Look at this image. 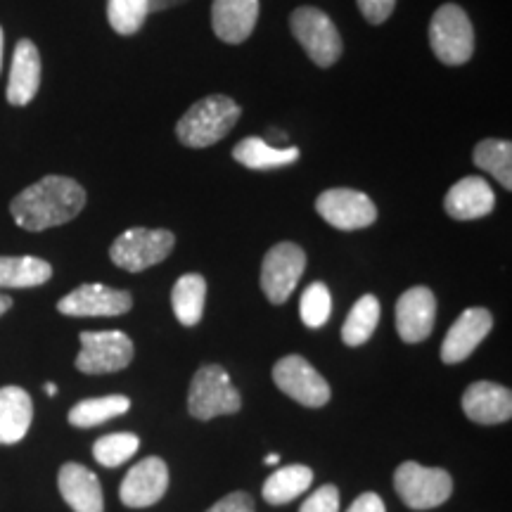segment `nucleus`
<instances>
[{
  "label": "nucleus",
  "mask_w": 512,
  "mask_h": 512,
  "mask_svg": "<svg viewBox=\"0 0 512 512\" xmlns=\"http://www.w3.org/2000/svg\"><path fill=\"white\" fill-rule=\"evenodd\" d=\"M64 503L74 512H105L102 486L95 472L79 463H64L57 475Z\"/></svg>",
  "instance_id": "nucleus-19"
},
{
  "label": "nucleus",
  "mask_w": 512,
  "mask_h": 512,
  "mask_svg": "<svg viewBox=\"0 0 512 512\" xmlns=\"http://www.w3.org/2000/svg\"><path fill=\"white\" fill-rule=\"evenodd\" d=\"M150 15V0H107L110 27L121 36H133L143 29Z\"/></svg>",
  "instance_id": "nucleus-29"
},
{
  "label": "nucleus",
  "mask_w": 512,
  "mask_h": 512,
  "mask_svg": "<svg viewBox=\"0 0 512 512\" xmlns=\"http://www.w3.org/2000/svg\"><path fill=\"white\" fill-rule=\"evenodd\" d=\"M275 387L302 406L320 408L330 401V384L302 356H285L273 368Z\"/></svg>",
  "instance_id": "nucleus-10"
},
{
  "label": "nucleus",
  "mask_w": 512,
  "mask_h": 512,
  "mask_svg": "<svg viewBox=\"0 0 512 512\" xmlns=\"http://www.w3.org/2000/svg\"><path fill=\"white\" fill-rule=\"evenodd\" d=\"M53 278V266L36 256H0V290L38 287Z\"/></svg>",
  "instance_id": "nucleus-23"
},
{
  "label": "nucleus",
  "mask_w": 512,
  "mask_h": 512,
  "mask_svg": "<svg viewBox=\"0 0 512 512\" xmlns=\"http://www.w3.org/2000/svg\"><path fill=\"white\" fill-rule=\"evenodd\" d=\"M240 114V105L228 95H207L183 114L176 124V136L183 145L202 150L226 138Z\"/></svg>",
  "instance_id": "nucleus-2"
},
{
  "label": "nucleus",
  "mask_w": 512,
  "mask_h": 512,
  "mask_svg": "<svg viewBox=\"0 0 512 512\" xmlns=\"http://www.w3.org/2000/svg\"><path fill=\"white\" fill-rule=\"evenodd\" d=\"M278 460H280L278 453H268V456H266V465H278Z\"/></svg>",
  "instance_id": "nucleus-39"
},
{
  "label": "nucleus",
  "mask_w": 512,
  "mask_h": 512,
  "mask_svg": "<svg viewBox=\"0 0 512 512\" xmlns=\"http://www.w3.org/2000/svg\"><path fill=\"white\" fill-rule=\"evenodd\" d=\"M349 512H387V508H384V501L380 496L373 494V491H366V494H361L351 503Z\"/></svg>",
  "instance_id": "nucleus-35"
},
{
  "label": "nucleus",
  "mask_w": 512,
  "mask_h": 512,
  "mask_svg": "<svg viewBox=\"0 0 512 512\" xmlns=\"http://www.w3.org/2000/svg\"><path fill=\"white\" fill-rule=\"evenodd\" d=\"M259 19V0H214L211 27L223 43H245Z\"/></svg>",
  "instance_id": "nucleus-16"
},
{
  "label": "nucleus",
  "mask_w": 512,
  "mask_h": 512,
  "mask_svg": "<svg viewBox=\"0 0 512 512\" xmlns=\"http://www.w3.org/2000/svg\"><path fill=\"white\" fill-rule=\"evenodd\" d=\"M437 320V299L427 287H411L396 302V330L406 344H418L427 339Z\"/></svg>",
  "instance_id": "nucleus-14"
},
{
  "label": "nucleus",
  "mask_w": 512,
  "mask_h": 512,
  "mask_svg": "<svg viewBox=\"0 0 512 512\" xmlns=\"http://www.w3.org/2000/svg\"><path fill=\"white\" fill-rule=\"evenodd\" d=\"M10 306H12V299L8 297V294H0V316H3V313H8Z\"/></svg>",
  "instance_id": "nucleus-37"
},
{
  "label": "nucleus",
  "mask_w": 512,
  "mask_h": 512,
  "mask_svg": "<svg viewBox=\"0 0 512 512\" xmlns=\"http://www.w3.org/2000/svg\"><path fill=\"white\" fill-rule=\"evenodd\" d=\"M299 512H339V491L337 486L325 484L306 498Z\"/></svg>",
  "instance_id": "nucleus-32"
},
{
  "label": "nucleus",
  "mask_w": 512,
  "mask_h": 512,
  "mask_svg": "<svg viewBox=\"0 0 512 512\" xmlns=\"http://www.w3.org/2000/svg\"><path fill=\"white\" fill-rule=\"evenodd\" d=\"M133 299L131 294L124 290H114V287L88 283L76 287L67 297L60 299L57 311L64 316L76 318H95V316H124L131 311Z\"/></svg>",
  "instance_id": "nucleus-12"
},
{
  "label": "nucleus",
  "mask_w": 512,
  "mask_h": 512,
  "mask_svg": "<svg viewBox=\"0 0 512 512\" xmlns=\"http://www.w3.org/2000/svg\"><path fill=\"white\" fill-rule=\"evenodd\" d=\"M313 484V470L306 465H287L275 470L271 477L264 482V501L271 505H285L302 496L306 489Z\"/></svg>",
  "instance_id": "nucleus-24"
},
{
  "label": "nucleus",
  "mask_w": 512,
  "mask_h": 512,
  "mask_svg": "<svg viewBox=\"0 0 512 512\" xmlns=\"http://www.w3.org/2000/svg\"><path fill=\"white\" fill-rule=\"evenodd\" d=\"M233 159L247 169L254 171H268L280 169V166L294 164L299 159L297 147H278L266 143L264 138H245L233 147Z\"/></svg>",
  "instance_id": "nucleus-22"
},
{
  "label": "nucleus",
  "mask_w": 512,
  "mask_h": 512,
  "mask_svg": "<svg viewBox=\"0 0 512 512\" xmlns=\"http://www.w3.org/2000/svg\"><path fill=\"white\" fill-rule=\"evenodd\" d=\"M34 403L22 387L0 389V444H17L27 437Z\"/></svg>",
  "instance_id": "nucleus-21"
},
{
  "label": "nucleus",
  "mask_w": 512,
  "mask_h": 512,
  "mask_svg": "<svg viewBox=\"0 0 512 512\" xmlns=\"http://www.w3.org/2000/svg\"><path fill=\"white\" fill-rule=\"evenodd\" d=\"M356 3L361 15L366 17V22L370 24L387 22L396 8V0H356Z\"/></svg>",
  "instance_id": "nucleus-33"
},
{
  "label": "nucleus",
  "mask_w": 512,
  "mask_h": 512,
  "mask_svg": "<svg viewBox=\"0 0 512 512\" xmlns=\"http://www.w3.org/2000/svg\"><path fill=\"white\" fill-rule=\"evenodd\" d=\"M463 411L479 425H501L512 415V394L496 382H475L463 394Z\"/></svg>",
  "instance_id": "nucleus-17"
},
{
  "label": "nucleus",
  "mask_w": 512,
  "mask_h": 512,
  "mask_svg": "<svg viewBox=\"0 0 512 512\" xmlns=\"http://www.w3.org/2000/svg\"><path fill=\"white\" fill-rule=\"evenodd\" d=\"M496 207V195L491 185L479 176H467L446 192L444 209L456 221H475L489 216Z\"/></svg>",
  "instance_id": "nucleus-18"
},
{
  "label": "nucleus",
  "mask_w": 512,
  "mask_h": 512,
  "mask_svg": "<svg viewBox=\"0 0 512 512\" xmlns=\"http://www.w3.org/2000/svg\"><path fill=\"white\" fill-rule=\"evenodd\" d=\"M81 354L76 356V368L86 375L119 373L133 361L131 337L119 330L81 332Z\"/></svg>",
  "instance_id": "nucleus-8"
},
{
  "label": "nucleus",
  "mask_w": 512,
  "mask_h": 512,
  "mask_svg": "<svg viewBox=\"0 0 512 512\" xmlns=\"http://www.w3.org/2000/svg\"><path fill=\"white\" fill-rule=\"evenodd\" d=\"M494 325V316L482 306L467 309L458 316L451 330L446 332L444 344H441V361L444 363H460L475 351L484 337L491 332Z\"/></svg>",
  "instance_id": "nucleus-15"
},
{
  "label": "nucleus",
  "mask_w": 512,
  "mask_h": 512,
  "mask_svg": "<svg viewBox=\"0 0 512 512\" xmlns=\"http://www.w3.org/2000/svg\"><path fill=\"white\" fill-rule=\"evenodd\" d=\"M316 211L339 230H361L373 226L377 207L363 192L351 188H332L318 195Z\"/></svg>",
  "instance_id": "nucleus-11"
},
{
  "label": "nucleus",
  "mask_w": 512,
  "mask_h": 512,
  "mask_svg": "<svg viewBox=\"0 0 512 512\" xmlns=\"http://www.w3.org/2000/svg\"><path fill=\"white\" fill-rule=\"evenodd\" d=\"M169 489V467L162 458H145L128 470L119 496L126 508L140 510L159 503Z\"/></svg>",
  "instance_id": "nucleus-13"
},
{
  "label": "nucleus",
  "mask_w": 512,
  "mask_h": 512,
  "mask_svg": "<svg viewBox=\"0 0 512 512\" xmlns=\"http://www.w3.org/2000/svg\"><path fill=\"white\" fill-rule=\"evenodd\" d=\"M306 268L304 249L294 242H278L264 256L261 264V290L271 304H285L290 299Z\"/></svg>",
  "instance_id": "nucleus-9"
},
{
  "label": "nucleus",
  "mask_w": 512,
  "mask_h": 512,
  "mask_svg": "<svg viewBox=\"0 0 512 512\" xmlns=\"http://www.w3.org/2000/svg\"><path fill=\"white\" fill-rule=\"evenodd\" d=\"M86 207V190L67 176H46L24 188L10 202V214L19 228L41 233L76 219Z\"/></svg>",
  "instance_id": "nucleus-1"
},
{
  "label": "nucleus",
  "mask_w": 512,
  "mask_h": 512,
  "mask_svg": "<svg viewBox=\"0 0 512 512\" xmlns=\"http://www.w3.org/2000/svg\"><path fill=\"white\" fill-rule=\"evenodd\" d=\"M188 3V0H150V12H162L169 8H176V5Z\"/></svg>",
  "instance_id": "nucleus-36"
},
{
  "label": "nucleus",
  "mask_w": 512,
  "mask_h": 512,
  "mask_svg": "<svg viewBox=\"0 0 512 512\" xmlns=\"http://www.w3.org/2000/svg\"><path fill=\"white\" fill-rule=\"evenodd\" d=\"M242 408L238 389L221 366H204L195 373L188 392V411L197 420H211L219 415H233Z\"/></svg>",
  "instance_id": "nucleus-5"
},
{
  "label": "nucleus",
  "mask_w": 512,
  "mask_h": 512,
  "mask_svg": "<svg viewBox=\"0 0 512 512\" xmlns=\"http://www.w3.org/2000/svg\"><path fill=\"white\" fill-rule=\"evenodd\" d=\"M394 489L411 510H432L451 498L453 482L441 467H422L408 460L396 467Z\"/></svg>",
  "instance_id": "nucleus-6"
},
{
  "label": "nucleus",
  "mask_w": 512,
  "mask_h": 512,
  "mask_svg": "<svg viewBox=\"0 0 512 512\" xmlns=\"http://www.w3.org/2000/svg\"><path fill=\"white\" fill-rule=\"evenodd\" d=\"M46 394H50V396H55V394H57V387H55V384H46Z\"/></svg>",
  "instance_id": "nucleus-40"
},
{
  "label": "nucleus",
  "mask_w": 512,
  "mask_h": 512,
  "mask_svg": "<svg viewBox=\"0 0 512 512\" xmlns=\"http://www.w3.org/2000/svg\"><path fill=\"white\" fill-rule=\"evenodd\" d=\"M475 164L489 171L505 190H512V145L510 140L486 138L475 147Z\"/></svg>",
  "instance_id": "nucleus-28"
},
{
  "label": "nucleus",
  "mask_w": 512,
  "mask_h": 512,
  "mask_svg": "<svg viewBox=\"0 0 512 512\" xmlns=\"http://www.w3.org/2000/svg\"><path fill=\"white\" fill-rule=\"evenodd\" d=\"M128 408H131V399L121 394L112 396H100V399H86L69 411V422L74 427H81V430H88V427H98L102 422L119 418L124 415Z\"/></svg>",
  "instance_id": "nucleus-26"
},
{
  "label": "nucleus",
  "mask_w": 512,
  "mask_h": 512,
  "mask_svg": "<svg viewBox=\"0 0 512 512\" xmlns=\"http://www.w3.org/2000/svg\"><path fill=\"white\" fill-rule=\"evenodd\" d=\"M176 235L164 228H128L110 247V259L128 273L152 268L174 252Z\"/></svg>",
  "instance_id": "nucleus-4"
},
{
  "label": "nucleus",
  "mask_w": 512,
  "mask_h": 512,
  "mask_svg": "<svg viewBox=\"0 0 512 512\" xmlns=\"http://www.w3.org/2000/svg\"><path fill=\"white\" fill-rule=\"evenodd\" d=\"M140 439L131 432H114L107 437H100L93 444V458L105 467H119L128 458L136 456Z\"/></svg>",
  "instance_id": "nucleus-30"
},
{
  "label": "nucleus",
  "mask_w": 512,
  "mask_h": 512,
  "mask_svg": "<svg viewBox=\"0 0 512 512\" xmlns=\"http://www.w3.org/2000/svg\"><path fill=\"white\" fill-rule=\"evenodd\" d=\"M290 29L299 46L318 67H332L342 57V36L323 10L309 8V5L297 8L290 15Z\"/></svg>",
  "instance_id": "nucleus-7"
},
{
  "label": "nucleus",
  "mask_w": 512,
  "mask_h": 512,
  "mask_svg": "<svg viewBox=\"0 0 512 512\" xmlns=\"http://www.w3.org/2000/svg\"><path fill=\"white\" fill-rule=\"evenodd\" d=\"M430 46L439 62L448 67L470 62L475 53V29L467 12L456 3H446L430 22Z\"/></svg>",
  "instance_id": "nucleus-3"
},
{
  "label": "nucleus",
  "mask_w": 512,
  "mask_h": 512,
  "mask_svg": "<svg viewBox=\"0 0 512 512\" xmlns=\"http://www.w3.org/2000/svg\"><path fill=\"white\" fill-rule=\"evenodd\" d=\"M3 46H5V34H3V27H0V69H3Z\"/></svg>",
  "instance_id": "nucleus-38"
},
{
  "label": "nucleus",
  "mask_w": 512,
  "mask_h": 512,
  "mask_svg": "<svg viewBox=\"0 0 512 512\" xmlns=\"http://www.w3.org/2000/svg\"><path fill=\"white\" fill-rule=\"evenodd\" d=\"M380 323V302L373 294H363L349 311L347 323L342 328V339L347 347H361L366 344Z\"/></svg>",
  "instance_id": "nucleus-27"
},
{
  "label": "nucleus",
  "mask_w": 512,
  "mask_h": 512,
  "mask_svg": "<svg viewBox=\"0 0 512 512\" xmlns=\"http://www.w3.org/2000/svg\"><path fill=\"white\" fill-rule=\"evenodd\" d=\"M207 512H256L254 498L247 491H233V494L223 496L219 503H214Z\"/></svg>",
  "instance_id": "nucleus-34"
},
{
  "label": "nucleus",
  "mask_w": 512,
  "mask_h": 512,
  "mask_svg": "<svg viewBox=\"0 0 512 512\" xmlns=\"http://www.w3.org/2000/svg\"><path fill=\"white\" fill-rule=\"evenodd\" d=\"M299 313L306 328H323L332 313V297L325 283H311L302 294Z\"/></svg>",
  "instance_id": "nucleus-31"
},
{
  "label": "nucleus",
  "mask_w": 512,
  "mask_h": 512,
  "mask_svg": "<svg viewBox=\"0 0 512 512\" xmlns=\"http://www.w3.org/2000/svg\"><path fill=\"white\" fill-rule=\"evenodd\" d=\"M204 299H207V280L200 273L181 275L176 280L174 292H171V306H174L176 318L183 325H197L204 313Z\"/></svg>",
  "instance_id": "nucleus-25"
},
{
  "label": "nucleus",
  "mask_w": 512,
  "mask_h": 512,
  "mask_svg": "<svg viewBox=\"0 0 512 512\" xmlns=\"http://www.w3.org/2000/svg\"><path fill=\"white\" fill-rule=\"evenodd\" d=\"M38 86H41V53H38L34 41L22 38L15 46V55H12L8 93L5 95H8L10 105L24 107L36 98Z\"/></svg>",
  "instance_id": "nucleus-20"
}]
</instances>
